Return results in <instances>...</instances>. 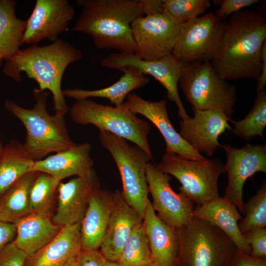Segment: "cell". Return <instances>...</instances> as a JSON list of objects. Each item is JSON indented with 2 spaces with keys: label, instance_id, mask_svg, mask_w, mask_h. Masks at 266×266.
I'll list each match as a JSON object with an SVG mask.
<instances>
[{
  "label": "cell",
  "instance_id": "1",
  "mask_svg": "<svg viewBox=\"0 0 266 266\" xmlns=\"http://www.w3.org/2000/svg\"><path fill=\"white\" fill-rule=\"evenodd\" d=\"M266 41V17L243 9L225 22L219 48L210 63L226 80L257 79L262 66V50Z\"/></svg>",
  "mask_w": 266,
  "mask_h": 266
},
{
  "label": "cell",
  "instance_id": "2",
  "mask_svg": "<svg viewBox=\"0 0 266 266\" xmlns=\"http://www.w3.org/2000/svg\"><path fill=\"white\" fill-rule=\"evenodd\" d=\"M82 57L81 50L67 41L57 38L47 45L33 44L20 49L6 60L3 73L19 82L20 73L25 72L38 83L40 90L50 91L55 113L65 116L69 108L62 90L63 75L70 64Z\"/></svg>",
  "mask_w": 266,
  "mask_h": 266
},
{
  "label": "cell",
  "instance_id": "3",
  "mask_svg": "<svg viewBox=\"0 0 266 266\" xmlns=\"http://www.w3.org/2000/svg\"><path fill=\"white\" fill-rule=\"evenodd\" d=\"M82 12L72 30L90 35L99 49L134 52L132 23L144 15L141 0H78Z\"/></svg>",
  "mask_w": 266,
  "mask_h": 266
},
{
  "label": "cell",
  "instance_id": "4",
  "mask_svg": "<svg viewBox=\"0 0 266 266\" xmlns=\"http://www.w3.org/2000/svg\"><path fill=\"white\" fill-rule=\"evenodd\" d=\"M33 95L35 103L31 109L21 107L10 100H6L4 105L25 127L26 135L22 146L30 157L36 161L76 143L70 137L64 116L48 112V92L34 88Z\"/></svg>",
  "mask_w": 266,
  "mask_h": 266
},
{
  "label": "cell",
  "instance_id": "5",
  "mask_svg": "<svg viewBox=\"0 0 266 266\" xmlns=\"http://www.w3.org/2000/svg\"><path fill=\"white\" fill-rule=\"evenodd\" d=\"M179 251L176 266H229L236 248L211 223L193 217L177 229Z\"/></svg>",
  "mask_w": 266,
  "mask_h": 266
},
{
  "label": "cell",
  "instance_id": "6",
  "mask_svg": "<svg viewBox=\"0 0 266 266\" xmlns=\"http://www.w3.org/2000/svg\"><path fill=\"white\" fill-rule=\"evenodd\" d=\"M101 145L111 155L121 176L124 199L143 219L148 198L146 166L154 161L144 150L128 141L105 131H100Z\"/></svg>",
  "mask_w": 266,
  "mask_h": 266
},
{
  "label": "cell",
  "instance_id": "7",
  "mask_svg": "<svg viewBox=\"0 0 266 266\" xmlns=\"http://www.w3.org/2000/svg\"><path fill=\"white\" fill-rule=\"evenodd\" d=\"M72 121L80 125L91 124L130 141L153 158L148 142L149 123L137 117L124 103L120 106L100 104L88 99L77 100L69 109Z\"/></svg>",
  "mask_w": 266,
  "mask_h": 266
},
{
  "label": "cell",
  "instance_id": "8",
  "mask_svg": "<svg viewBox=\"0 0 266 266\" xmlns=\"http://www.w3.org/2000/svg\"><path fill=\"white\" fill-rule=\"evenodd\" d=\"M178 84L193 108L220 110L231 119L236 101V87L222 78L210 62L184 66Z\"/></svg>",
  "mask_w": 266,
  "mask_h": 266
},
{
  "label": "cell",
  "instance_id": "9",
  "mask_svg": "<svg viewBox=\"0 0 266 266\" xmlns=\"http://www.w3.org/2000/svg\"><path fill=\"white\" fill-rule=\"evenodd\" d=\"M157 166L175 177L181 185L180 192L198 206L220 197L218 179L226 168L218 159L200 162L166 153Z\"/></svg>",
  "mask_w": 266,
  "mask_h": 266
},
{
  "label": "cell",
  "instance_id": "10",
  "mask_svg": "<svg viewBox=\"0 0 266 266\" xmlns=\"http://www.w3.org/2000/svg\"><path fill=\"white\" fill-rule=\"evenodd\" d=\"M225 22L207 13L183 24L172 55L184 66L210 62L223 37Z\"/></svg>",
  "mask_w": 266,
  "mask_h": 266
},
{
  "label": "cell",
  "instance_id": "11",
  "mask_svg": "<svg viewBox=\"0 0 266 266\" xmlns=\"http://www.w3.org/2000/svg\"><path fill=\"white\" fill-rule=\"evenodd\" d=\"M182 26L165 10L137 18L131 24L134 54L146 61L171 54Z\"/></svg>",
  "mask_w": 266,
  "mask_h": 266
},
{
  "label": "cell",
  "instance_id": "12",
  "mask_svg": "<svg viewBox=\"0 0 266 266\" xmlns=\"http://www.w3.org/2000/svg\"><path fill=\"white\" fill-rule=\"evenodd\" d=\"M102 66L118 69L130 66L134 67L143 74H149L159 81L166 89L167 98L176 105L178 114L181 120L189 116L184 107L178 90V81L184 65L172 54L156 61L140 59L134 53H112L100 61Z\"/></svg>",
  "mask_w": 266,
  "mask_h": 266
},
{
  "label": "cell",
  "instance_id": "13",
  "mask_svg": "<svg viewBox=\"0 0 266 266\" xmlns=\"http://www.w3.org/2000/svg\"><path fill=\"white\" fill-rule=\"evenodd\" d=\"M228 185L224 198L244 214L243 188L245 181L257 172H266V144L246 143L240 148L224 144Z\"/></svg>",
  "mask_w": 266,
  "mask_h": 266
},
{
  "label": "cell",
  "instance_id": "14",
  "mask_svg": "<svg viewBox=\"0 0 266 266\" xmlns=\"http://www.w3.org/2000/svg\"><path fill=\"white\" fill-rule=\"evenodd\" d=\"M146 177L149 193L152 198V206L162 221L176 229L191 221L194 203L181 193L173 191L168 174L149 162Z\"/></svg>",
  "mask_w": 266,
  "mask_h": 266
},
{
  "label": "cell",
  "instance_id": "15",
  "mask_svg": "<svg viewBox=\"0 0 266 266\" xmlns=\"http://www.w3.org/2000/svg\"><path fill=\"white\" fill-rule=\"evenodd\" d=\"M74 16L67 0H36L28 20L21 45L36 44L47 39L54 41L65 31Z\"/></svg>",
  "mask_w": 266,
  "mask_h": 266
},
{
  "label": "cell",
  "instance_id": "16",
  "mask_svg": "<svg viewBox=\"0 0 266 266\" xmlns=\"http://www.w3.org/2000/svg\"><path fill=\"white\" fill-rule=\"evenodd\" d=\"M124 104L131 112L144 116L157 127L166 142V153L176 154L190 160H207L186 142L175 130L168 117L166 100L152 101L130 93Z\"/></svg>",
  "mask_w": 266,
  "mask_h": 266
},
{
  "label": "cell",
  "instance_id": "17",
  "mask_svg": "<svg viewBox=\"0 0 266 266\" xmlns=\"http://www.w3.org/2000/svg\"><path fill=\"white\" fill-rule=\"evenodd\" d=\"M193 118L189 117L179 123V134L193 149L207 156L214 154L221 145L220 135L232 129L228 122L232 120L218 109L198 110L192 108Z\"/></svg>",
  "mask_w": 266,
  "mask_h": 266
},
{
  "label": "cell",
  "instance_id": "18",
  "mask_svg": "<svg viewBox=\"0 0 266 266\" xmlns=\"http://www.w3.org/2000/svg\"><path fill=\"white\" fill-rule=\"evenodd\" d=\"M100 188L97 173L93 168L84 176H77L67 182H60L57 189L58 206L51 218L61 227L81 222L93 193Z\"/></svg>",
  "mask_w": 266,
  "mask_h": 266
},
{
  "label": "cell",
  "instance_id": "19",
  "mask_svg": "<svg viewBox=\"0 0 266 266\" xmlns=\"http://www.w3.org/2000/svg\"><path fill=\"white\" fill-rule=\"evenodd\" d=\"M115 201L100 252L107 261H118L130 235L143 219L126 201L122 191L116 190Z\"/></svg>",
  "mask_w": 266,
  "mask_h": 266
},
{
  "label": "cell",
  "instance_id": "20",
  "mask_svg": "<svg viewBox=\"0 0 266 266\" xmlns=\"http://www.w3.org/2000/svg\"><path fill=\"white\" fill-rule=\"evenodd\" d=\"M143 228L154 266H176L179 238L176 229L162 221L149 201L143 218Z\"/></svg>",
  "mask_w": 266,
  "mask_h": 266
},
{
  "label": "cell",
  "instance_id": "21",
  "mask_svg": "<svg viewBox=\"0 0 266 266\" xmlns=\"http://www.w3.org/2000/svg\"><path fill=\"white\" fill-rule=\"evenodd\" d=\"M90 143L75 144L72 147L34 162L32 171L48 174L61 181L75 175H87L93 168Z\"/></svg>",
  "mask_w": 266,
  "mask_h": 266
},
{
  "label": "cell",
  "instance_id": "22",
  "mask_svg": "<svg viewBox=\"0 0 266 266\" xmlns=\"http://www.w3.org/2000/svg\"><path fill=\"white\" fill-rule=\"evenodd\" d=\"M115 201L114 192L99 188L93 193L81 222L82 249L100 248Z\"/></svg>",
  "mask_w": 266,
  "mask_h": 266
},
{
  "label": "cell",
  "instance_id": "23",
  "mask_svg": "<svg viewBox=\"0 0 266 266\" xmlns=\"http://www.w3.org/2000/svg\"><path fill=\"white\" fill-rule=\"evenodd\" d=\"M81 222L63 226L48 244L28 256L25 266H64L82 249Z\"/></svg>",
  "mask_w": 266,
  "mask_h": 266
},
{
  "label": "cell",
  "instance_id": "24",
  "mask_svg": "<svg viewBox=\"0 0 266 266\" xmlns=\"http://www.w3.org/2000/svg\"><path fill=\"white\" fill-rule=\"evenodd\" d=\"M193 217L215 225L232 240L237 249L250 255V246L238 226V221L242 217L236 207L224 197H219L201 205L194 207Z\"/></svg>",
  "mask_w": 266,
  "mask_h": 266
},
{
  "label": "cell",
  "instance_id": "25",
  "mask_svg": "<svg viewBox=\"0 0 266 266\" xmlns=\"http://www.w3.org/2000/svg\"><path fill=\"white\" fill-rule=\"evenodd\" d=\"M16 235L13 243L30 256L50 242L59 233L61 226L50 216L32 213L15 224Z\"/></svg>",
  "mask_w": 266,
  "mask_h": 266
},
{
  "label": "cell",
  "instance_id": "26",
  "mask_svg": "<svg viewBox=\"0 0 266 266\" xmlns=\"http://www.w3.org/2000/svg\"><path fill=\"white\" fill-rule=\"evenodd\" d=\"M119 70L123 71L124 75L118 81L107 87L93 90L68 89L63 90V95L76 100L92 97L106 98L115 106H120L132 91L146 85L149 79L139 70L132 66H124Z\"/></svg>",
  "mask_w": 266,
  "mask_h": 266
},
{
  "label": "cell",
  "instance_id": "27",
  "mask_svg": "<svg viewBox=\"0 0 266 266\" xmlns=\"http://www.w3.org/2000/svg\"><path fill=\"white\" fill-rule=\"evenodd\" d=\"M34 162L17 140H12L3 146L0 153V198L32 171Z\"/></svg>",
  "mask_w": 266,
  "mask_h": 266
},
{
  "label": "cell",
  "instance_id": "28",
  "mask_svg": "<svg viewBox=\"0 0 266 266\" xmlns=\"http://www.w3.org/2000/svg\"><path fill=\"white\" fill-rule=\"evenodd\" d=\"M37 173H27L0 198V220L15 224L32 213L29 191Z\"/></svg>",
  "mask_w": 266,
  "mask_h": 266
},
{
  "label": "cell",
  "instance_id": "29",
  "mask_svg": "<svg viewBox=\"0 0 266 266\" xmlns=\"http://www.w3.org/2000/svg\"><path fill=\"white\" fill-rule=\"evenodd\" d=\"M16 5L15 0H0V49L6 60L20 50L27 25V20L16 17Z\"/></svg>",
  "mask_w": 266,
  "mask_h": 266
},
{
  "label": "cell",
  "instance_id": "30",
  "mask_svg": "<svg viewBox=\"0 0 266 266\" xmlns=\"http://www.w3.org/2000/svg\"><path fill=\"white\" fill-rule=\"evenodd\" d=\"M234 127L231 129L234 135L246 141L256 136L264 139V131L266 126V90L257 92L254 106L241 120H232Z\"/></svg>",
  "mask_w": 266,
  "mask_h": 266
},
{
  "label": "cell",
  "instance_id": "31",
  "mask_svg": "<svg viewBox=\"0 0 266 266\" xmlns=\"http://www.w3.org/2000/svg\"><path fill=\"white\" fill-rule=\"evenodd\" d=\"M60 182L48 174L38 172L29 191V203L32 213L50 216Z\"/></svg>",
  "mask_w": 266,
  "mask_h": 266
},
{
  "label": "cell",
  "instance_id": "32",
  "mask_svg": "<svg viewBox=\"0 0 266 266\" xmlns=\"http://www.w3.org/2000/svg\"><path fill=\"white\" fill-rule=\"evenodd\" d=\"M123 266H147L153 265L143 221L133 230L123 249L118 261Z\"/></svg>",
  "mask_w": 266,
  "mask_h": 266
},
{
  "label": "cell",
  "instance_id": "33",
  "mask_svg": "<svg viewBox=\"0 0 266 266\" xmlns=\"http://www.w3.org/2000/svg\"><path fill=\"white\" fill-rule=\"evenodd\" d=\"M245 217L238 224L242 233L249 230L266 227V180L256 194L244 204Z\"/></svg>",
  "mask_w": 266,
  "mask_h": 266
},
{
  "label": "cell",
  "instance_id": "34",
  "mask_svg": "<svg viewBox=\"0 0 266 266\" xmlns=\"http://www.w3.org/2000/svg\"><path fill=\"white\" fill-rule=\"evenodd\" d=\"M164 9L183 24L203 14L211 6L208 0H164Z\"/></svg>",
  "mask_w": 266,
  "mask_h": 266
},
{
  "label": "cell",
  "instance_id": "35",
  "mask_svg": "<svg viewBox=\"0 0 266 266\" xmlns=\"http://www.w3.org/2000/svg\"><path fill=\"white\" fill-rule=\"evenodd\" d=\"M242 235L251 248L250 256L266 260V228L260 227L249 230Z\"/></svg>",
  "mask_w": 266,
  "mask_h": 266
},
{
  "label": "cell",
  "instance_id": "36",
  "mask_svg": "<svg viewBox=\"0 0 266 266\" xmlns=\"http://www.w3.org/2000/svg\"><path fill=\"white\" fill-rule=\"evenodd\" d=\"M27 257L12 241L0 251V266H25Z\"/></svg>",
  "mask_w": 266,
  "mask_h": 266
},
{
  "label": "cell",
  "instance_id": "37",
  "mask_svg": "<svg viewBox=\"0 0 266 266\" xmlns=\"http://www.w3.org/2000/svg\"><path fill=\"white\" fill-rule=\"evenodd\" d=\"M259 2L258 0H223L220 2L218 9L214 13L219 20L227 19L232 14L245 7H249Z\"/></svg>",
  "mask_w": 266,
  "mask_h": 266
},
{
  "label": "cell",
  "instance_id": "38",
  "mask_svg": "<svg viewBox=\"0 0 266 266\" xmlns=\"http://www.w3.org/2000/svg\"><path fill=\"white\" fill-rule=\"evenodd\" d=\"M79 266H106L107 260L98 250L82 249L78 254Z\"/></svg>",
  "mask_w": 266,
  "mask_h": 266
},
{
  "label": "cell",
  "instance_id": "39",
  "mask_svg": "<svg viewBox=\"0 0 266 266\" xmlns=\"http://www.w3.org/2000/svg\"><path fill=\"white\" fill-rule=\"evenodd\" d=\"M229 266H266V260L254 258L236 249Z\"/></svg>",
  "mask_w": 266,
  "mask_h": 266
},
{
  "label": "cell",
  "instance_id": "40",
  "mask_svg": "<svg viewBox=\"0 0 266 266\" xmlns=\"http://www.w3.org/2000/svg\"><path fill=\"white\" fill-rule=\"evenodd\" d=\"M16 235L15 225L0 220V251L7 244L13 241Z\"/></svg>",
  "mask_w": 266,
  "mask_h": 266
},
{
  "label": "cell",
  "instance_id": "41",
  "mask_svg": "<svg viewBox=\"0 0 266 266\" xmlns=\"http://www.w3.org/2000/svg\"><path fill=\"white\" fill-rule=\"evenodd\" d=\"M144 15L162 12L164 11L161 0H141Z\"/></svg>",
  "mask_w": 266,
  "mask_h": 266
},
{
  "label": "cell",
  "instance_id": "42",
  "mask_svg": "<svg viewBox=\"0 0 266 266\" xmlns=\"http://www.w3.org/2000/svg\"><path fill=\"white\" fill-rule=\"evenodd\" d=\"M257 80V92L264 90L266 83V41L262 50V66L260 75Z\"/></svg>",
  "mask_w": 266,
  "mask_h": 266
},
{
  "label": "cell",
  "instance_id": "43",
  "mask_svg": "<svg viewBox=\"0 0 266 266\" xmlns=\"http://www.w3.org/2000/svg\"><path fill=\"white\" fill-rule=\"evenodd\" d=\"M64 266H79L78 254L71 258Z\"/></svg>",
  "mask_w": 266,
  "mask_h": 266
},
{
  "label": "cell",
  "instance_id": "44",
  "mask_svg": "<svg viewBox=\"0 0 266 266\" xmlns=\"http://www.w3.org/2000/svg\"><path fill=\"white\" fill-rule=\"evenodd\" d=\"M106 266H123L119 261H107Z\"/></svg>",
  "mask_w": 266,
  "mask_h": 266
},
{
  "label": "cell",
  "instance_id": "45",
  "mask_svg": "<svg viewBox=\"0 0 266 266\" xmlns=\"http://www.w3.org/2000/svg\"><path fill=\"white\" fill-rule=\"evenodd\" d=\"M3 60H5L4 59V55H3V53L2 52L1 50L0 49V65L1 64V61Z\"/></svg>",
  "mask_w": 266,
  "mask_h": 266
},
{
  "label": "cell",
  "instance_id": "46",
  "mask_svg": "<svg viewBox=\"0 0 266 266\" xmlns=\"http://www.w3.org/2000/svg\"><path fill=\"white\" fill-rule=\"evenodd\" d=\"M2 147H3V146H2V144H1V142L0 140V151H1V150L2 149Z\"/></svg>",
  "mask_w": 266,
  "mask_h": 266
},
{
  "label": "cell",
  "instance_id": "47",
  "mask_svg": "<svg viewBox=\"0 0 266 266\" xmlns=\"http://www.w3.org/2000/svg\"><path fill=\"white\" fill-rule=\"evenodd\" d=\"M154 266V265H149V266Z\"/></svg>",
  "mask_w": 266,
  "mask_h": 266
}]
</instances>
